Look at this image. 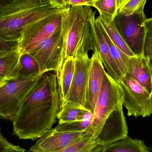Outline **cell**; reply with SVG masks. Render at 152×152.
Listing matches in <instances>:
<instances>
[{
	"label": "cell",
	"mask_w": 152,
	"mask_h": 152,
	"mask_svg": "<svg viewBox=\"0 0 152 152\" xmlns=\"http://www.w3.org/2000/svg\"><path fill=\"white\" fill-rule=\"evenodd\" d=\"M60 105L56 74L43 75L12 121L13 133L20 139H38L53 129Z\"/></svg>",
	"instance_id": "6da1fadb"
},
{
	"label": "cell",
	"mask_w": 152,
	"mask_h": 152,
	"mask_svg": "<svg viewBox=\"0 0 152 152\" xmlns=\"http://www.w3.org/2000/svg\"><path fill=\"white\" fill-rule=\"evenodd\" d=\"M65 9L64 0H0V38L20 40L24 27Z\"/></svg>",
	"instance_id": "7a4b0ae2"
},
{
	"label": "cell",
	"mask_w": 152,
	"mask_h": 152,
	"mask_svg": "<svg viewBox=\"0 0 152 152\" xmlns=\"http://www.w3.org/2000/svg\"><path fill=\"white\" fill-rule=\"evenodd\" d=\"M92 10L90 7H70L61 12L63 44L57 77L69 58L78 59L88 56L90 50L96 51L90 20Z\"/></svg>",
	"instance_id": "3957f363"
},
{
	"label": "cell",
	"mask_w": 152,
	"mask_h": 152,
	"mask_svg": "<svg viewBox=\"0 0 152 152\" xmlns=\"http://www.w3.org/2000/svg\"><path fill=\"white\" fill-rule=\"evenodd\" d=\"M43 75L8 81L0 86V117L13 121L27 97L40 82Z\"/></svg>",
	"instance_id": "277c9868"
},
{
	"label": "cell",
	"mask_w": 152,
	"mask_h": 152,
	"mask_svg": "<svg viewBox=\"0 0 152 152\" xmlns=\"http://www.w3.org/2000/svg\"><path fill=\"white\" fill-rule=\"evenodd\" d=\"M122 103H123V94L121 87L106 72L93 113L92 122L87 130L95 140L106 120Z\"/></svg>",
	"instance_id": "5b68a950"
},
{
	"label": "cell",
	"mask_w": 152,
	"mask_h": 152,
	"mask_svg": "<svg viewBox=\"0 0 152 152\" xmlns=\"http://www.w3.org/2000/svg\"><path fill=\"white\" fill-rule=\"evenodd\" d=\"M141 9L129 16L117 14L113 23L127 46L136 56H143L147 18Z\"/></svg>",
	"instance_id": "8992f818"
},
{
	"label": "cell",
	"mask_w": 152,
	"mask_h": 152,
	"mask_svg": "<svg viewBox=\"0 0 152 152\" xmlns=\"http://www.w3.org/2000/svg\"><path fill=\"white\" fill-rule=\"evenodd\" d=\"M123 94V105L128 115L135 117L150 116L152 113V95L128 73L118 82Z\"/></svg>",
	"instance_id": "52a82bcc"
},
{
	"label": "cell",
	"mask_w": 152,
	"mask_h": 152,
	"mask_svg": "<svg viewBox=\"0 0 152 152\" xmlns=\"http://www.w3.org/2000/svg\"><path fill=\"white\" fill-rule=\"evenodd\" d=\"M61 12L40 19L23 28L19 40V51L22 54L33 50L61 26Z\"/></svg>",
	"instance_id": "ba28073f"
},
{
	"label": "cell",
	"mask_w": 152,
	"mask_h": 152,
	"mask_svg": "<svg viewBox=\"0 0 152 152\" xmlns=\"http://www.w3.org/2000/svg\"><path fill=\"white\" fill-rule=\"evenodd\" d=\"M61 26L51 36L29 52L37 61L42 74L50 71L56 73L62 51Z\"/></svg>",
	"instance_id": "9c48e42d"
},
{
	"label": "cell",
	"mask_w": 152,
	"mask_h": 152,
	"mask_svg": "<svg viewBox=\"0 0 152 152\" xmlns=\"http://www.w3.org/2000/svg\"><path fill=\"white\" fill-rule=\"evenodd\" d=\"M89 132H64L55 128L39 138L30 148L32 152H56L63 150L84 137Z\"/></svg>",
	"instance_id": "30bf717a"
},
{
	"label": "cell",
	"mask_w": 152,
	"mask_h": 152,
	"mask_svg": "<svg viewBox=\"0 0 152 152\" xmlns=\"http://www.w3.org/2000/svg\"><path fill=\"white\" fill-rule=\"evenodd\" d=\"M90 59L85 108L93 113L106 72L97 51L93 52Z\"/></svg>",
	"instance_id": "8fae6325"
},
{
	"label": "cell",
	"mask_w": 152,
	"mask_h": 152,
	"mask_svg": "<svg viewBox=\"0 0 152 152\" xmlns=\"http://www.w3.org/2000/svg\"><path fill=\"white\" fill-rule=\"evenodd\" d=\"M90 63L88 56L75 59L74 76L66 102L85 108Z\"/></svg>",
	"instance_id": "7c38bea8"
},
{
	"label": "cell",
	"mask_w": 152,
	"mask_h": 152,
	"mask_svg": "<svg viewBox=\"0 0 152 152\" xmlns=\"http://www.w3.org/2000/svg\"><path fill=\"white\" fill-rule=\"evenodd\" d=\"M95 14L96 11L91 10L90 20L95 38L96 51L100 55L107 73L118 82L122 77V74L116 62L112 56L108 44L101 31L99 22L97 18H95Z\"/></svg>",
	"instance_id": "4fadbf2b"
},
{
	"label": "cell",
	"mask_w": 152,
	"mask_h": 152,
	"mask_svg": "<svg viewBox=\"0 0 152 152\" xmlns=\"http://www.w3.org/2000/svg\"><path fill=\"white\" fill-rule=\"evenodd\" d=\"M127 73L152 95V72L144 56H128Z\"/></svg>",
	"instance_id": "5bb4252c"
},
{
	"label": "cell",
	"mask_w": 152,
	"mask_h": 152,
	"mask_svg": "<svg viewBox=\"0 0 152 152\" xmlns=\"http://www.w3.org/2000/svg\"><path fill=\"white\" fill-rule=\"evenodd\" d=\"M21 55L19 50L0 55V86L19 78Z\"/></svg>",
	"instance_id": "9a60e30c"
},
{
	"label": "cell",
	"mask_w": 152,
	"mask_h": 152,
	"mask_svg": "<svg viewBox=\"0 0 152 152\" xmlns=\"http://www.w3.org/2000/svg\"><path fill=\"white\" fill-rule=\"evenodd\" d=\"M75 59L69 58L66 60L57 77L61 106L67 100L74 76Z\"/></svg>",
	"instance_id": "2e32d148"
},
{
	"label": "cell",
	"mask_w": 152,
	"mask_h": 152,
	"mask_svg": "<svg viewBox=\"0 0 152 152\" xmlns=\"http://www.w3.org/2000/svg\"><path fill=\"white\" fill-rule=\"evenodd\" d=\"M101 152H150L143 140L126 137L102 147Z\"/></svg>",
	"instance_id": "e0dca14e"
},
{
	"label": "cell",
	"mask_w": 152,
	"mask_h": 152,
	"mask_svg": "<svg viewBox=\"0 0 152 152\" xmlns=\"http://www.w3.org/2000/svg\"><path fill=\"white\" fill-rule=\"evenodd\" d=\"M90 111L86 108L80 107L65 102L60 106L57 115L58 124L67 123L79 121L84 120Z\"/></svg>",
	"instance_id": "ac0fdd59"
},
{
	"label": "cell",
	"mask_w": 152,
	"mask_h": 152,
	"mask_svg": "<svg viewBox=\"0 0 152 152\" xmlns=\"http://www.w3.org/2000/svg\"><path fill=\"white\" fill-rule=\"evenodd\" d=\"M97 18L111 40L122 51L128 56H136L127 46L123 38L114 24L113 21H108L100 16H99Z\"/></svg>",
	"instance_id": "d6986e66"
},
{
	"label": "cell",
	"mask_w": 152,
	"mask_h": 152,
	"mask_svg": "<svg viewBox=\"0 0 152 152\" xmlns=\"http://www.w3.org/2000/svg\"><path fill=\"white\" fill-rule=\"evenodd\" d=\"M102 147L98 144L92 134L89 133L78 142L56 152H101ZM27 152H32L29 150Z\"/></svg>",
	"instance_id": "ffe728a7"
},
{
	"label": "cell",
	"mask_w": 152,
	"mask_h": 152,
	"mask_svg": "<svg viewBox=\"0 0 152 152\" xmlns=\"http://www.w3.org/2000/svg\"><path fill=\"white\" fill-rule=\"evenodd\" d=\"M99 24H100L101 31H102V33L104 34L105 39L106 41L107 44H108L112 56L113 57L114 60L116 62V64L119 67V69L121 72L123 76H124V75H126L127 73L128 65V56H127L126 54H124L113 42L111 40L109 36L107 35L106 32L105 31L102 26L101 25L100 23H99Z\"/></svg>",
	"instance_id": "44dd1931"
},
{
	"label": "cell",
	"mask_w": 152,
	"mask_h": 152,
	"mask_svg": "<svg viewBox=\"0 0 152 152\" xmlns=\"http://www.w3.org/2000/svg\"><path fill=\"white\" fill-rule=\"evenodd\" d=\"M93 7L98 10L100 17L113 21L118 10L117 0H95Z\"/></svg>",
	"instance_id": "7402d4cb"
},
{
	"label": "cell",
	"mask_w": 152,
	"mask_h": 152,
	"mask_svg": "<svg viewBox=\"0 0 152 152\" xmlns=\"http://www.w3.org/2000/svg\"><path fill=\"white\" fill-rule=\"evenodd\" d=\"M40 74L41 73L40 72L39 67L36 60L28 53L22 54L20 58L19 78L28 77Z\"/></svg>",
	"instance_id": "603a6c76"
},
{
	"label": "cell",
	"mask_w": 152,
	"mask_h": 152,
	"mask_svg": "<svg viewBox=\"0 0 152 152\" xmlns=\"http://www.w3.org/2000/svg\"><path fill=\"white\" fill-rule=\"evenodd\" d=\"M93 113L90 112L87 117L82 121L67 123L58 124L55 129L64 132H87L93 119Z\"/></svg>",
	"instance_id": "cb8c5ba5"
},
{
	"label": "cell",
	"mask_w": 152,
	"mask_h": 152,
	"mask_svg": "<svg viewBox=\"0 0 152 152\" xmlns=\"http://www.w3.org/2000/svg\"><path fill=\"white\" fill-rule=\"evenodd\" d=\"M146 0H117V14L129 16L145 8Z\"/></svg>",
	"instance_id": "d4e9b609"
},
{
	"label": "cell",
	"mask_w": 152,
	"mask_h": 152,
	"mask_svg": "<svg viewBox=\"0 0 152 152\" xmlns=\"http://www.w3.org/2000/svg\"><path fill=\"white\" fill-rule=\"evenodd\" d=\"M145 24L146 36L143 56L149 60L152 57V17L147 19Z\"/></svg>",
	"instance_id": "484cf974"
},
{
	"label": "cell",
	"mask_w": 152,
	"mask_h": 152,
	"mask_svg": "<svg viewBox=\"0 0 152 152\" xmlns=\"http://www.w3.org/2000/svg\"><path fill=\"white\" fill-rule=\"evenodd\" d=\"M19 50V40L0 38V55Z\"/></svg>",
	"instance_id": "4316f807"
},
{
	"label": "cell",
	"mask_w": 152,
	"mask_h": 152,
	"mask_svg": "<svg viewBox=\"0 0 152 152\" xmlns=\"http://www.w3.org/2000/svg\"><path fill=\"white\" fill-rule=\"evenodd\" d=\"M0 152H26V149L19 146L15 145L8 141L0 134Z\"/></svg>",
	"instance_id": "83f0119b"
},
{
	"label": "cell",
	"mask_w": 152,
	"mask_h": 152,
	"mask_svg": "<svg viewBox=\"0 0 152 152\" xmlns=\"http://www.w3.org/2000/svg\"><path fill=\"white\" fill-rule=\"evenodd\" d=\"M69 5L72 7H94L95 0H68Z\"/></svg>",
	"instance_id": "f1b7e54d"
},
{
	"label": "cell",
	"mask_w": 152,
	"mask_h": 152,
	"mask_svg": "<svg viewBox=\"0 0 152 152\" xmlns=\"http://www.w3.org/2000/svg\"><path fill=\"white\" fill-rule=\"evenodd\" d=\"M149 61V66H150V68H151V71L152 72V57L151 58L148 60Z\"/></svg>",
	"instance_id": "f546056e"
}]
</instances>
